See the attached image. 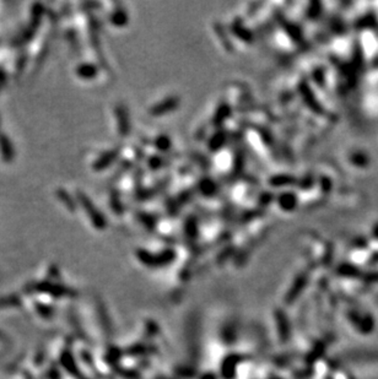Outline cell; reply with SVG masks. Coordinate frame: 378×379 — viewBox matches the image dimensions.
<instances>
[{
	"mask_svg": "<svg viewBox=\"0 0 378 379\" xmlns=\"http://www.w3.org/2000/svg\"><path fill=\"white\" fill-rule=\"evenodd\" d=\"M78 200L81 204V207H83L84 211L87 214L88 219L91 220L93 226L96 227L97 230H103V228H106V219L103 217L102 212L96 209L95 204L87 198V195L84 194L83 191H78Z\"/></svg>",
	"mask_w": 378,
	"mask_h": 379,
	"instance_id": "6da1fadb",
	"label": "cell"
},
{
	"mask_svg": "<svg viewBox=\"0 0 378 379\" xmlns=\"http://www.w3.org/2000/svg\"><path fill=\"white\" fill-rule=\"evenodd\" d=\"M179 106V98L178 97H169L166 100L161 101L155 106L151 107L150 114L151 116H163L170 112L174 111L177 107Z\"/></svg>",
	"mask_w": 378,
	"mask_h": 379,
	"instance_id": "7a4b0ae2",
	"label": "cell"
},
{
	"mask_svg": "<svg viewBox=\"0 0 378 379\" xmlns=\"http://www.w3.org/2000/svg\"><path fill=\"white\" fill-rule=\"evenodd\" d=\"M120 149H113L111 151H107L100 158H97L96 162L93 163V170L95 171H103L106 168H108L114 161L117 160V157L120 156Z\"/></svg>",
	"mask_w": 378,
	"mask_h": 379,
	"instance_id": "3957f363",
	"label": "cell"
},
{
	"mask_svg": "<svg viewBox=\"0 0 378 379\" xmlns=\"http://www.w3.org/2000/svg\"><path fill=\"white\" fill-rule=\"evenodd\" d=\"M117 123H118V132L125 137L130 133V121L128 118V112L125 107L117 106L116 108Z\"/></svg>",
	"mask_w": 378,
	"mask_h": 379,
	"instance_id": "277c9868",
	"label": "cell"
},
{
	"mask_svg": "<svg viewBox=\"0 0 378 379\" xmlns=\"http://www.w3.org/2000/svg\"><path fill=\"white\" fill-rule=\"evenodd\" d=\"M97 68L93 64L90 63H85V64H81L76 68V74H78L79 78L84 79V80H91L97 75Z\"/></svg>",
	"mask_w": 378,
	"mask_h": 379,
	"instance_id": "5b68a950",
	"label": "cell"
},
{
	"mask_svg": "<svg viewBox=\"0 0 378 379\" xmlns=\"http://www.w3.org/2000/svg\"><path fill=\"white\" fill-rule=\"evenodd\" d=\"M226 142V134L223 132H218L212 135L211 139L209 140V150L212 153H216Z\"/></svg>",
	"mask_w": 378,
	"mask_h": 379,
	"instance_id": "8992f818",
	"label": "cell"
},
{
	"mask_svg": "<svg viewBox=\"0 0 378 379\" xmlns=\"http://www.w3.org/2000/svg\"><path fill=\"white\" fill-rule=\"evenodd\" d=\"M230 112H231V108L227 103L220 104V107L216 109L215 114H214V124H215V125H220V124H223V121L227 119V117L230 116Z\"/></svg>",
	"mask_w": 378,
	"mask_h": 379,
	"instance_id": "52a82bcc",
	"label": "cell"
},
{
	"mask_svg": "<svg viewBox=\"0 0 378 379\" xmlns=\"http://www.w3.org/2000/svg\"><path fill=\"white\" fill-rule=\"evenodd\" d=\"M111 22L117 27H120V26H124V25H127L128 23L127 13H125V11H123L122 9H120V10H116L114 13H112Z\"/></svg>",
	"mask_w": 378,
	"mask_h": 379,
	"instance_id": "ba28073f",
	"label": "cell"
},
{
	"mask_svg": "<svg viewBox=\"0 0 378 379\" xmlns=\"http://www.w3.org/2000/svg\"><path fill=\"white\" fill-rule=\"evenodd\" d=\"M199 189L200 191H202V194L210 196L212 195V194H215L216 186L215 183H214L212 181H210V179H203L199 184Z\"/></svg>",
	"mask_w": 378,
	"mask_h": 379,
	"instance_id": "9c48e42d",
	"label": "cell"
},
{
	"mask_svg": "<svg viewBox=\"0 0 378 379\" xmlns=\"http://www.w3.org/2000/svg\"><path fill=\"white\" fill-rule=\"evenodd\" d=\"M57 195H58V198H59V200L64 203V205L67 207L68 210H71V211H74V210H75V203H74V201L70 199L69 194H68L67 191L63 190V189H60V190L57 191Z\"/></svg>",
	"mask_w": 378,
	"mask_h": 379,
	"instance_id": "30bf717a",
	"label": "cell"
},
{
	"mask_svg": "<svg viewBox=\"0 0 378 379\" xmlns=\"http://www.w3.org/2000/svg\"><path fill=\"white\" fill-rule=\"evenodd\" d=\"M155 146L160 151H169L171 149V140L166 135H161V137H157V139H156Z\"/></svg>",
	"mask_w": 378,
	"mask_h": 379,
	"instance_id": "8fae6325",
	"label": "cell"
}]
</instances>
